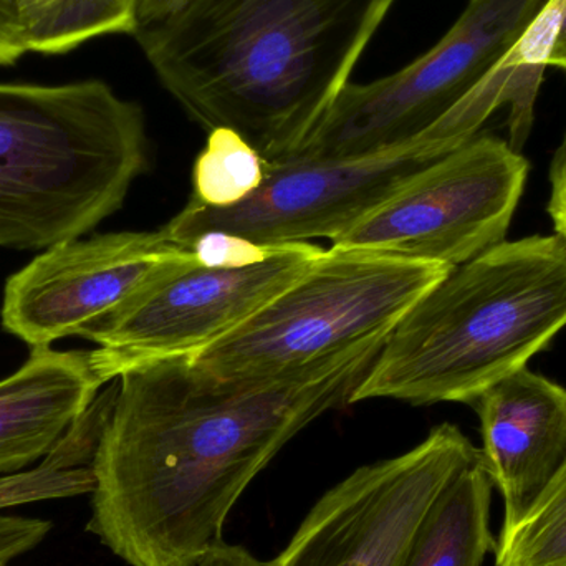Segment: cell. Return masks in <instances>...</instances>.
<instances>
[{
  "mask_svg": "<svg viewBox=\"0 0 566 566\" xmlns=\"http://www.w3.org/2000/svg\"><path fill=\"white\" fill-rule=\"evenodd\" d=\"M265 159L239 133L209 132L208 145L192 168V198L206 208H234L264 181Z\"/></svg>",
  "mask_w": 566,
  "mask_h": 566,
  "instance_id": "ac0fdd59",
  "label": "cell"
},
{
  "mask_svg": "<svg viewBox=\"0 0 566 566\" xmlns=\"http://www.w3.org/2000/svg\"><path fill=\"white\" fill-rule=\"evenodd\" d=\"M323 252L298 242L245 268L188 269L143 290L80 338L95 343L93 359L106 385L142 363L196 356L302 277Z\"/></svg>",
  "mask_w": 566,
  "mask_h": 566,
  "instance_id": "9c48e42d",
  "label": "cell"
},
{
  "mask_svg": "<svg viewBox=\"0 0 566 566\" xmlns=\"http://www.w3.org/2000/svg\"><path fill=\"white\" fill-rule=\"evenodd\" d=\"M451 268L328 249L238 328L191 356L219 381H268L386 342L408 310Z\"/></svg>",
  "mask_w": 566,
  "mask_h": 566,
  "instance_id": "5b68a950",
  "label": "cell"
},
{
  "mask_svg": "<svg viewBox=\"0 0 566 566\" xmlns=\"http://www.w3.org/2000/svg\"><path fill=\"white\" fill-rule=\"evenodd\" d=\"M547 212L554 222L555 234L566 242V136L552 159Z\"/></svg>",
  "mask_w": 566,
  "mask_h": 566,
  "instance_id": "7402d4cb",
  "label": "cell"
},
{
  "mask_svg": "<svg viewBox=\"0 0 566 566\" xmlns=\"http://www.w3.org/2000/svg\"><path fill=\"white\" fill-rule=\"evenodd\" d=\"M146 166L145 113L108 83H0V248L83 238Z\"/></svg>",
  "mask_w": 566,
  "mask_h": 566,
  "instance_id": "277c9868",
  "label": "cell"
},
{
  "mask_svg": "<svg viewBox=\"0 0 566 566\" xmlns=\"http://www.w3.org/2000/svg\"><path fill=\"white\" fill-rule=\"evenodd\" d=\"M279 248L281 245H259L248 239L221 232L199 235L189 244L205 268H245L259 264L271 258Z\"/></svg>",
  "mask_w": 566,
  "mask_h": 566,
  "instance_id": "d6986e66",
  "label": "cell"
},
{
  "mask_svg": "<svg viewBox=\"0 0 566 566\" xmlns=\"http://www.w3.org/2000/svg\"><path fill=\"white\" fill-rule=\"evenodd\" d=\"M106 386L93 352L35 346L0 381V475L42 461Z\"/></svg>",
  "mask_w": 566,
  "mask_h": 566,
  "instance_id": "4fadbf2b",
  "label": "cell"
},
{
  "mask_svg": "<svg viewBox=\"0 0 566 566\" xmlns=\"http://www.w3.org/2000/svg\"><path fill=\"white\" fill-rule=\"evenodd\" d=\"M201 265L192 249L161 232H113L45 249L10 275L3 289V329L27 345L52 346L115 312L171 275Z\"/></svg>",
  "mask_w": 566,
  "mask_h": 566,
  "instance_id": "8fae6325",
  "label": "cell"
},
{
  "mask_svg": "<svg viewBox=\"0 0 566 566\" xmlns=\"http://www.w3.org/2000/svg\"><path fill=\"white\" fill-rule=\"evenodd\" d=\"M52 524L42 518L3 515L0 512V566H9L42 544Z\"/></svg>",
  "mask_w": 566,
  "mask_h": 566,
  "instance_id": "ffe728a7",
  "label": "cell"
},
{
  "mask_svg": "<svg viewBox=\"0 0 566 566\" xmlns=\"http://www.w3.org/2000/svg\"><path fill=\"white\" fill-rule=\"evenodd\" d=\"M548 66H555L566 72V10L560 27H558L557 36H555L554 46L548 56Z\"/></svg>",
  "mask_w": 566,
  "mask_h": 566,
  "instance_id": "d4e9b609",
  "label": "cell"
},
{
  "mask_svg": "<svg viewBox=\"0 0 566 566\" xmlns=\"http://www.w3.org/2000/svg\"><path fill=\"white\" fill-rule=\"evenodd\" d=\"M29 53L63 55L112 33L135 35V0H19Z\"/></svg>",
  "mask_w": 566,
  "mask_h": 566,
  "instance_id": "2e32d148",
  "label": "cell"
},
{
  "mask_svg": "<svg viewBox=\"0 0 566 566\" xmlns=\"http://www.w3.org/2000/svg\"><path fill=\"white\" fill-rule=\"evenodd\" d=\"M566 328V242L504 241L452 268L391 329L349 405L465 402L527 363Z\"/></svg>",
  "mask_w": 566,
  "mask_h": 566,
  "instance_id": "3957f363",
  "label": "cell"
},
{
  "mask_svg": "<svg viewBox=\"0 0 566 566\" xmlns=\"http://www.w3.org/2000/svg\"><path fill=\"white\" fill-rule=\"evenodd\" d=\"M482 464L504 499V525L517 522L566 462V388L525 368L474 402Z\"/></svg>",
  "mask_w": 566,
  "mask_h": 566,
  "instance_id": "7c38bea8",
  "label": "cell"
},
{
  "mask_svg": "<svg viewBox=\"0 0 566 566\" xmlns=\"http://www.w3.org/2000/svg\"><path fill=\"white\" fill-rule=\"evenodd\" d=\"M548 2L469 0L415 62L375 82H349L286 159L346 161L411 145L507 59Z\"/></svg>",
  "mask_w": 566,
  "mask_h": 566,
  "instance_id": "8992f818",
  "label": "cell"
},
{
  "mask_svg": "<svg viewBox=\"0 0 566 566\" xmlns=\"http://www.w3.org/2000/svg\"><path fill=\"white\" fill-rule=\"evenodd\" d=\"M531 165L509 142L478 135L412 176L332 248L458 268L505 241Z\"/></svg>",
  "mask_w": 566,
  "mask_h": 566,
  "instance_id": "52a82bcc",
  "label": "cell"
},
{
  "mask_svg": "<svg viewBox=\"0 0 566 566\" xmlns=\"http://www.w3.org/2000/svg\"><path fill=\"white\" fill-rule=\"evenodd\" d=\"M196 566H269V562L259 560L252 552L242 545H216Z\"/></svg>",
  "mask_w": 566,
  "mask_h": 566,
  "instance_id": "603a6c76",
  "label": "cell"
},
{
  "mask_svg": "<svg viewBox=\"0 0 566 566\" xmlns=\"http://www.w3.org/2000/svg\"><path fill=\"white\" fill-rule=\"evenodd\" d=\"M27 53L19 0H0V66H13Z\"/></svg>",
  "mask_w": 566,
  "mask_h": 566,
  "instance_id": "44dd1931",
  "label": "cell"
},
{
  "mask_svg": "<svg viewBox=\"0 0 566 566\" xmlns=\"http://www.w3.org/2000/svg\"><path fill=\"white\" fill-rule=\"evenodd\" d=\"M382 345L268 381H219L191 356L126 369L93 459L90 534L129 566L198 565L275 455L349 405Z\"/></svg>",
  "mask_w": 566,
  "mask_h": 566,
  "instance_id": "6da1fadb",
  "label": "cell"
},
{
  "mask_svg": "<svg viewBox=\"0 0 566 566\" xmlns=\"http://www.w3.org/2000/svg\"><path fill=\"white\" fill-rule=\"evenodd\" d=\"M396 0H191L135 33L166 92L268 163L290 158L352 82Z\"/></svg>",
  "mask_w": 566,
  "mask_h": 566,
  "instance_id": "7a4b0ae2",
  "label": "cell"
},
{
  "mask_svg": "<svg viewBox=\"0 0 566 566\" xmlns=\"http://www.w3.org/2000/svg\"><path fill=\"white\" fill-rule=\"evenodd\" d=\"M492 484L481 455L441 492L422 518L401 566H482L497 547Z\"/></svg>",
  "mask_w": 566,
  "mask_h": 566,
  "instance_id": "9a60e30c",
  "label": "cell"
},
{
  "mask_svg": "<svg viewBox=\"0 0 566 566\" xmlns=\"http://www.w3.org/2000/svg\"><path fill=\"white\" fill-rule=\"evenodd\" d=\"M481 455L458 426L346 475L315 502L269 566H401L441 492Z\"/></svg>",
  "mask_w": 566,
  "mask_h": 566,
  "instance_id": "ba28073f",
  "label": "cell"
},
{
  "mask_svg": "<svg viewBox=\"0 0 566 566\" xmlns=\"http://www.w3.org/2000/svg\"><path fill=\"white\" fill-rule=\"evenodd\" d=\"M565 10L566 0H551L507 59L415 143L434 155H448L471 142L499 108L507 106L509 145L522 153L534 126L538 90Z\"/></svg>",
  "mask_w": 566,
  "mask_h": 566,
  "instance_id": "5bb4252c",
  "label": "cell"
},
{
  "mask_svg": "<svg viewBox=\"0 0 566 566\" xmlns=\"http://www.w3.org/2000/svg\"><path fill=\"white\" fill-rule=\"evenodd\" d=\"M441 156L412 145L346 161H265L264 181L234 208H206L195 198L159 229L172 244L189 248L199 235L221 232L259 245L326 238L358 224L412 176Z\"/></svg>",
  "mask_w": 566,
  "mask_h": 566,
  "instance_id": "30bf717a",
  "label": "cell"
},
{
  "mask_svg": "<svg viewBox=\"0 0 566 566\" xmlns=\"http://www.w3.org/2000/svg\"><path fill=\"white\" fill-rule=\"evenodd\" d=\"M191 0H135L138 30L155 25L185 9ZM136 30V32H138ZM135 36V35H133Z\"/></svg>",
  "mask_w": 566,
  "mask_h": 566,
  "instance_id": "cb8c5ba5",
  "label": "cell"
},
{
  "mask_svg": "<svg viewBox=\"0 0 566 566\" xmlns=\"http://www.w3.org/2000/svg\"><path fill=\"white\" fill-rule=\"evenodd\" d=\"M495 566H566V462L525 514L502 527Z\"/></svg>",
  "mask_w": 566,
  "mask_h": 566,
  "instance_id": "e0dca14e",
  "label": "cell"
}]
</instances>
